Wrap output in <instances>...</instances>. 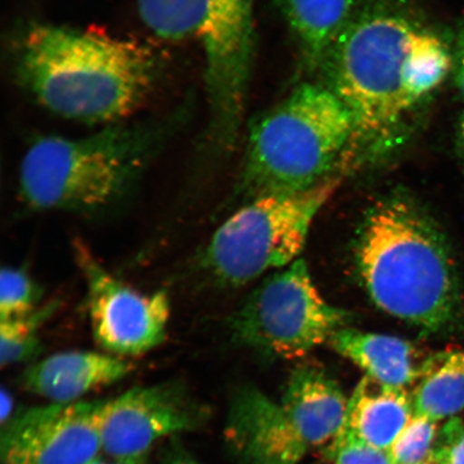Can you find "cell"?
Here are the masks:
<instances>
[{"instance_id":"7402d4cb","label":"cell","mask_w":464,"mask_h":464,"mask_svg":"<svg viewBox=\"0 0 464 464\" xmlns=\"http://www.w3.org/2000/svg\"><path fill=\"white\" fill-rule=\"evenodd\" d=\"M330 451L334 464H392L390 450L376 449L347 433L340 434Z\"/></svg>"},{"instance_id":"52a82bcc","label":"cell","mask_w":464,"mask_h":464,"mask_svg":"<svg viewBox=\"0 0 464 464\" xmlns=\"http://www.w3.org/2000/svg\"><path fill=\"white\" fill-rule=\"evenodd\" d=\"M341 178L303 193L265 195L248 200L214 232L194 258V271L208 285L246 286L298 260L316 214Z\"/></svg>"},{"instance_id":"d6986e66","label":"cell","mask_w":464,"mask_h":464,"mask_svg":"<svg viewBox=\"0 0 464 464\" xmlns=\"http://www.w3.org/2000/svg\"><path fill=\"white\" fill-rule=\"evenodd\" d=\"M60 305V300H52L31 314L0 321V363L3 367L37 362L43 352L40 330L54 316Z\"/></svg>"},{"instance_id":"83f0119b","label":"cell","mask_w":464,"mask_h":464,"mask_svg":"<svg viewBox=\"0 0 464 464\" xmlns=\"http://www.w3.org/2000/svg\"><path fill=\"white\" fill-rule=\"evenodd\" d=\"M457 150L464 166V111L460 115L457 126Z\"/></svg>"},{"instance_id":"ac0fdd59","label":"cell","mask_w":464,"mask_h":464,"mask_svg":"<svg viewBox=\"0 0 464 464\" xmlns=\"http://www.w3.org/2000/svg\"><path fill=\"white\" fill-rule=\"evenodd\" d=\"M411 397L414 416L439 421L459 413L464 409V348L429 356Z\"/></svg>"},{"instance_id":"8992f818","label":"cell","mask_w":464,"mask_h":464,"mask_svg":"<svg viewBox=\"0 0 464 464\" xmlns=\"http://www.w3.org/2000/svg\"><path fill=\"white\" fill-rule=\"evenodd\" d=\"M156 36L199 46L208 102V139L235 143L245 109L253 53L254 0H137Z\"/></svg>"},{"instance_id":"44dd1931","label":"cell","mask_w":464,"mask_h":464,"mask_svg":"<svg viewBox=\"0 0 464 464\" xmlns=\"http://www.w3.org/2000/svg\"><path fill=\"white\" fill-rule=\"evenodd\" d=\"M439 431L437 421L414 416L392 446V464L430 462Z\"/></svg>"},{"instance_id":"2e32d148","label":"cell","mask_w":464,"mask_h":464,"mask_svg":"<svg viewBox=\"0 0 464 464\" xmlns=\"http://www.w3.org/2000/svg\"><path fill=\"white\" fill-rule=\"evenodd\" d=\"M413 417L408 391L382 384L365 375L348 400L341 433L353 435L376 449L391 450Z\"/></svg>"},{"instance_id":"5bb4252c","label":"cell","mask_w":464,"mask_h":464,"mask_svg":"<svg viewBox=\"0 0 464 464\" xmlns=\"http://www.w3.org/2000/svg\"><path fill=\"white\" fill-rule=\"evenodd\" d=\"M281 405L309 450H332L348 408L338 382L321 369L300 365L289 377Z\"/></svg>"},{"instance_id":"5b68a950","label":"cell","mask_w":464,"mask_h":464,"mask_svg":"<svg viewBox=\"0 0 464 464\" xmlns=\"http://www.w3.org/2000/svg\"><path fill=\"white\" fill-rule=\"evenodd\" d=\"M352 135V115L329 86L300 85L253 127L242 191L251 200L341 178Z\"/></svg>"},{"instance_id":"3957f363","label":"cell","mask_w":464,"mask_h":464,"mask_svg":"<svg viewBox=\"0 0 464 464\" xmlns=\"http://www.w3.org/2000/svg\"><path fill=\"white\" fill-rule=\"evenodd\" d=\"M353 263L365 292L382 311L437 334L460 304V284L450 242L413 197L392 193L364 214Z\"/></svg>"},{"instance_id":"8fae6325","label":"cell","mask_w":464,"mask_h":464,"mask_svg":"<svg viewBox=\"0 0 464 464\" xmlns=\"http://www.w3.org/2000/svg\"><path fill=\"white\" fill-rule=\"evenodd\" d=\"M102 403L80 400L17 411L3 425L2 464H89L102 454Z\"/></svg>"},{"instance_id":"30bf717a","label":"cell","mask_w":464,"mask_h":464,"mask_svg":"<svg viewBox=\"0 0 464 464\" xmlns=\"http://www.w3.org/2000/svg\"><path fill=\"white\" fill-rule=\"evenodd\" d=\"M208 419L207 406L181 381L132 388L102 403V454L147 457L160 440L197 431Z\"/></svg>"},{"instance_id":"277c9868","label":"cell","mask_w":464,"mask_h":464,"mask_svg":"<svg viewBox=\"0 0 464 464\" xmlns=\"http://www.w3.org/2000/svg\"><path fill=\"white\" fill-rule=\"evenodd\" d=\"M115 123L81 138L44 136L20 166L23 200L36 211L103 216L124 205L164 144L183 121Z\"/></svg>"},{"instance_id":"484cf974","label":"cell","mask_w":464,"mask_h":464,"mask_svg":"<svg viewBox=\"0 0 464 464\" xmlns=\"http://www.w3.org/2000/svg\"><path fill=\"white\" fill-rule=\"evenodd\" d=\"M148 458L149 456L125 459V458H113L102 454L89 464H149Z\"/></svg>"},{"instance_id":"ffe728a7","label":"cell","mask_w":464,"mask_h":464,"mask_svg":"<svg viewBox=\"0 0 464 464\" xmlns=\"http://www.w3.org/2000/svg\"><path fill=\"white\" fill-rule=\"evenodd\" d=\"M44 289L25 268H3L0 274V321L31 314L42 303Z\"/></svg>"},{"instance_id":"603a6c76","label":"cell","mask_w":464,"mask_h":464,"mask_svg":"<svg viewBox=\"0 0 464 464\" xmlns=\"http://www.w3.org/2000/svg\"><path fill=\"white\" fill-rule=\"evenodd\" d=\"M434 464H464V423L451 417L440 429L431 460Z\"/></svg>"},{"instance_id":"f1b7e54d","label":"cell","mask_w":464,"mask_h":464,"mask_svg":"<svg viewBox=\"0 0 464 464\" xmlns=\"http://www.w3.org/2000/svg\"><path fill=\"white\" fill-rule=\"evenodd\" d=\"M423 464H434L433 462H426V463H423Z\"/></svg>"},{"instance_id":"cb8c5ba5","label":"cell","mask_w":464,"mask_h":464,"mask_svg":"<svg viewBox=\"0 0 464 464\" xmlns=\"http://www.w3.org/2000/svg\"><path fill=\"white\" fill-rule=\"evenodd\" d=\"M452 53V74L457 90L464 98V21L461 23L456 34L455 49Z\"/></svg>"},{"instance_id":"e0dca14e","label":"cell","mask_w":464,"mask_h":464,"mask_svg":"<svg viewBox=\"0 0 464 464\" xmlns=\"http://www.w3.org/2000/svg\"><path fill=\"white\" fill-rule=\"evenodd\" d=\"M301 51L311 63L326 61L355 19L358 0H277Z\"/></svg>"},{"instance_id":"7a4b0ae2","label":"cell","mask_w":464,"mask_h":464,"mask_svg":"<svg viewBox=\"0 0 464 464\" xmlns=\"http://www.w3.org/2000/svg\"><path fill=\"white\" fill-rule=\"evenodd\" d=\"M17 82L44 108L85 124L120 123L160 77L154 51L136 40L29 22L11 43Z\"/></svg>"},{"instance_id":"4fadbf2b","label":"cell","mask_w":464,"mask_h":464,"mask_svg":"<svg viewBox=\"0 0 464 464\" xmlns=\"http://www.w3.org/2000/svg\"><path fill=\"white\" fill-rule=\"evenodd\" d=\"M132 370L133 365L125 358L111 353L63 352L29 364L20 384L51 403H71L98 388L124 380Z\"/></svg>"},{"instance_id":"d4e9b609","label":"cell","mask_w":464,"mask_h":464,"mask_svg":"<svg viewBox=\"0 0 464 464\" xmlns=\"http://www.w3.org/2000/svg\"><path fill=\"white\" fill-rule=\"evenodd\" d=\"M173 438L162 451L160 464H200L187 449Z\"/></svg>"},{"instance_id":"6da1fadb","label":"cell","mask_w":464,"mask_h":464,"mask_svg":"<svg viewBox=\"0 0 464 464\" xmlns=\"http://www.w3.org/2000/svg\"><path fill=\"white\" fill-rule=\"evenodd\" d=\"M327 61L329 87L353 120L344 174L384 155L408 115L452 69L442 39L386 9L355 16Z\"/></svg>"},{"instance_id":"4316f807","label":"cell","mask_w":464,"mask_h":464,"mask_svg":"<svg viewBox=\"0 0 464 464\" xmlns=\"http://www.w3.org/2000/svg\"><path fill=\"white\" fill-rule=\"evenodd\" d=\"M14 399L11 396V393L8 391H5V388L2 390V426L5 425V422H8L11 419H13L15 414L14 411Z\"/></svg>"},{"instance_id":"ba28073f","label":"cell","mask_w":464,"mask_h":464,"mask_svg":"<svg viewBox=\"0 0 464 464\" xmlns=\"http://www.w3.org/2000/svg\"><path fill=\"white\" fill-rule=\"evenodd\" d=\"M351 319L350 313L322 297L305 261L298 259L253 290L230 317L229 329L241 346L295 359L329 342Z\"/></svg>"},{"instance_id":"9c48e42d","label":"cell","mask_w":464,"mask_h":464,"mask_svg":"<svg viewBox=\"0 0 464 464\" xmlns=\"http://www.w3.org/2000/svg\"><path fill=\"white\" fill-rule=\"evenodd\" d=\"M86 284L92 336L102 350L121 358L144 355L164 343L171 316L169 294H142L121 281L95 257L83 240L72 243Z\"/></svg>"},{"instance_id":"7c38bea8","label":"cell","mask_w":464,"mask_h":464,"mask_svg":"<svg viewBox=\"0 0 464 464\" xmlns=\"http://www.w3.org/2000/svg\"><path fill=\"white\" fill-rule=\"evenodd\" d=\"M225 439L241 464H298L309 451L282 405L254 387L232 398Z\"/></svg>"},{"instance_id":"9a60e30c","label":"cell","mask_w":464,"mask_h":464,"mask_svg":"<svg viewBox=\"0 0 464 464\" xmlns=\"http://www.w3.org/2000/svg\"><path fill=\"white\" fill-rule=\"evenodd\" d=\"M328 343L371 379L404 390L420 380L427 361L413 343L390 334L344 327Z\"/></svg>"}]
</instances>
